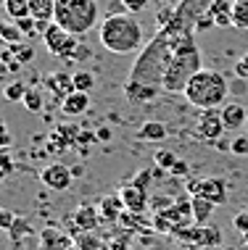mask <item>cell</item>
Instances as JSON below:
<instances>
[{
	"instance_id": "cell-1",
	"label": "cell",
	"mask_w": 248,
	"mask_h": 250,
	"mask_svg": "<svg viewBox=\"0 0 248 250\" xmlns=\"http://www.w3.org/2000/svg\"><path fill=\"white\" fill-rule=\"evenodd\" d=\"M174 26L166 24L153 42L140 53L124 84V95L132 103H151L158 92H164V71L174 50Z\"/></svg>"
},
{
	"instance_id": "cell-2",
	"label": "cell",
	"mask_w": 248,
	"mask_h": 250,
	"mask_svg": "<svg viewBox=\"0 0 248 250\" xmlns=\"http://www.w3.org/2000/svg\"><path fill=\"white\" fill-rule=\"evenodd\" d=\"M98 37L100 45L113 56H130L143 45V26L135 19V13H109L100 21Z\"/></svg>"
},
{
	"instance_id": "cell-3",
	"label": "cell",
	"mask_w": 248,
	"mask_h": 250,
	"mask_svg": "<svg viewBox=\"0 0 248 250\" xmlns=\"http://www.w3.org/2000/svg\"><path fill=\"white\" fill-rule=\"evenodd\" d=\"M227 92H230V87H227L225 74L211 71V69H201L196 77L187 82L182 95H185V100L193 108H201V111H214V108H222L225 105Z\"/></svg>"
},
{
	"instance_id": "cell-4",
	"label": "cell",
	"mask_w": 248,
	"mask_h": 250,
	"mask_svg": "<svg viewBox=\"0 0 248 250\" xmlns=\"http://www.w3.org/2000/svg\"><path fill=\"white\" fill-rule=\"evenodd\" d=\"M58 26L82 37L98 24V3L95 0H56V19Z\"/></svg>"
},
{
	"instance_id": "cell-5",
	"label": "cell",
	"mask_w": 248,
	"mask_h": 250,
	"mask_svg": "<svg viewBox=\"0 0 248 250\" xmlns=\"http://www.w3.org/2000/svg\"><path fill=\"white\" fill-rule=\"evenodd\" d=\"M43 45L48 48L50 56L61 58V61H74V53L82 42H79L77 35H71V32H66L64 26H58L56 21H50L48 26H45L43 35Z\"/></svg>"
},
{
	"instance_id": "cell-6",
	"label": "cell",
	"mask_w": 248,
	"mask_h": 250,
	"mask_svg": "<svg viewBox=\"0 0 248 250\" xmlns=\"http://www.w3.org/2000/svg\"><path fill=\"white\" fill-rule=\"evenodd\" d=\"M225 121H222V111L219 108H214V111H201V116H198V124H196V134L203 143H209V145H217L219 140H222V134H225Z\"/></svg>"
},
{
	"instance_id": "cell-7",
	"label": "cell",
	"mask_w": 248,
	"mask_h": 250,
	"mask_svg": "<svg viewBox=\"0 0 248 250\" xmlns=\"http://www.w3.org/2000/svg\"><path fill=\"white\" fill-rule=\"evenodd\" d=\"M71 179H74V174L66 164H48L40 171V182L53 192H66L71 187Z\"/></svg>"
},
{
	"instance_id": "cell-8",
	"label": "cell",
	"mask_w": 248,
	"mask_h": 250,
	"mask_svg": "<svg viewBox=\"0 0 248 250\" xmlns=\"http://www.w3.org/2000/svg\"><path fill=\"white\" fill-rule=\"evenodd\" d=\"M100 221V211L95 206H90V203H82V206L77 208L74 213H71V237H77V234L82 232H92V229L98 227Z\"/></svg>"
},
{
	"instance_id": "cell-9",
	"label": "cell",
	"mask_w": 248,
	"mask_h": 250,
	"mask_svg": "<svg viewBox=\"0 0 248 250\" xmlns=\"http://www.w3.org/2000/svg\"><path fill=\"white\" fill-rule=\"evenodd\" d=\"M40 248L43 250H71L74 248V237L58 227H45L40 232Z\"/></svg>"
},
{
	"instance_id": "cell-10",
	"label": "cell",
	"mask_w": 248,
	"mask_h": 250,
	"mask_svg": "<svg viewBox=\"0 0 248 250\" xmlns=\"http://www.w3.org/2000/svg\"><path fill=\"white\" fill-rule=\"evenodd\" d=\"M119 198H122L127 211H132V213H140L145 206H148V190H145V187H140L137 182L124 185L122 190H119Z\"/></svg>"
},
{
	"instance_id": "cell-11",
	"label": "cell",
	"mask_w": 248,
	"mask_h": 250,
	"mask_svg": "<svg viewBox=\"0 0 248 250\" xmlns=\"http://www.w3.org/2000/svg\"><path fill=\"white\" fill-rule=\"evenodd\" d=\"M201 198L211 200L214 206H225L227 203V182L219 177H209V179H198V192Z\"/></svg>"
},
{
	"instance_id": "cell-12",
	"label": "cell",
	"mask_w": 248,
	"mask_h": 250,
	"mask_svg": "<svg viewBox=\"0 0 248 250\" xmlns=\"http://www.w3.org/2000/svg\"><path fill=\"white\" fill-rule=\"evenodd\" d=\"M232 3L235 0H211L203 13L211 19L214 26H232Z\"/></svg>"
},
{
	"instance_id": "cell-13",
	"label": "cell",
	"mask_w": 248,
	"mask_h": 250,
	"mask_svg": "<svg viewBox=\"0 0 248 250\" xmlns=\"http://www.w3.org/2000/svg\"><path fill=\"white\" fill-rule=\"evenodd\" d=\"M45 87L56 95L58 100H64L66 95L74 92V84H71V74H64V71H56V74H48L45 77Z\"/></svg>"
},
{
	"instance_id": "cell-14",
	"label": "cell",
	"mask_w": 248,
	"mask_h": 250,
	"mask_svg": "<svg viewBox=\"0 0 248 250\" xmlns=\"http://www.w3.org/2000/svg\"><path fill=\"white\" fill-rule=\"evenodd\" d=\"M222 121H225V129H230V132H238L240 126L248 121V116H246V108L240 105V103H225L222 108Z\"/></svg>"
},
{
	"instance_id": "cell-15",
	"label": "cell",
	"mask_w": 248,
	"mask_h": 250,
	"mask_svg": "<svg viewBox=\"0 0 248 250\" xmlns=\"http://www.w3.org/2000/svg\"><path fill=\"white\" fill-rule=\"evenodd\" d=\"M214 208H217V206H214L211 200L201 198V195H190V213H193V227H203L206 221L211 219Z\"/></svg>"
},
{
	"instance_id": "cell-16",
	"label": "cell",
	"mask_w": 248,
	"mask_h": 250,
	"mask_svg": "<svg viewBox=\"0 0 248 250\" xmlns=\"http://www.w3.org/2000/svg\"><path fill=\"white\" fill-rule=\"evenodd\" d=\"M87 108H90V95L87 92H71V95L61 100V111L66 116H82V113H87Z\"/></svg>"
},
{
	"instance_id": "cell-17",
	"label": "cell",
	"mask_w": 248,
	"mask_h": 250,
	"mask_svg": "<svg viewBox=\"0 0 248 250\" xmlns=\"http://www.w3.org/2000/svg\"><path fill=\"white\" fill-rule=\"evenodd\" d=\"M29 16L40 24H50L56 19V0H29Z\"/></svg>"
},
{
	"instance_id": "cell-18",
	"label": "cell",
	"mask_w": 248,
	"mask_h": 250,
	"mask_svg": "<svg viewBox=\"0 0 248 250\" xmlns=\"http://www.w3.org/2000/svg\"><path fill=\"white\" fill-rule=\"evenodd\" d=\"M98 211H100V219L103 221H119L122 219V211H127V208H124V203L119 195H106V198L100 200Z\"/></svg>"
},
{
	"instance_id": "cell-19",
	"label": "cell",
	"mask_w": 248,
	"mask_h": 250,
	"mask_svg": "<svg viewBox=\"0 0 248 250\" xmlns=\"http://www.w3.org/2000/svg\"><path fill=\"white\" fill-rule=\"evenodd\" d=\"M137 137L148 140V143H161V140H166V126L161 124V121L151 119V121H145V124L137 129Z\"/></svg>"
},
{
	"instance_id": "cell-20",
	"label": "cell",
	"mask_w": 248,
	"mask_h": 250,
	"mask_svg": "<svg viewBox=\"0 0 248 250\" xmlns=\"http://www.w3.org/2000/svg\"><path fill=\"white\" fill-rule=\"evenodd\" d=\"M0 42H5V45L24 42V35H22V29H19L16 21H5V19H0Z\"/></svg>"
},
{
	"instance_id": "cell-21",
	"label": "cell",
	"mask_w": 248,
	"mask_h": 250,
	"mask_svg": "<svg viewBox=\"0 0 248 250\" xmlns=\"http://www.w3.org/2000/svg\"><path fill=\"white\" fill-rule=\"evenodd\" d=\"M71 84H74V92H87L90 95V90L95 87V77L90 71H74L71 74Z\"/></svg>"
},
{
	"instance_id": "cell-22",
	"label": "cell",
	"mask_w": 248,
	"mask_h": 250,
	"mask_svg": "<svg viewBox=\"0 0 248 250\" xmlns=\"http://www.w3.org/2000/svg\"><path fill=\"white\" fill-rule=\"evenodd\" d=\"M232 26L248 29V0H235L232 3Z\"/></svg>"
},
{
	"instance_id": "cell-23",
	"label": "cell",
	"mask_w": 248,
	"mask_h": 250,
	"mask_svg": "<svg viewBox=\"0 0 248 250\" xmlns=\"http://www.w3.org/2000/svg\"><path fill=\"white\" fill-rule=\"evenodd\" d=\"M5 13H8L11 21L29 16V0H8V3H5Z\"/></svg>"
},
{
	"instance_id": "cell-24",
	"label": "cell",
	"mask_w": 248,
	"mask_h": 250,
	"mask_svg": "<svg viewBox=\"0 0 248 250\" xmlns=\"http://www.w3.org/2000/svg\"><path fill=\"white\" fill-rule=\"evenodd\" d=\"M74 245H77L79 250H103V242H100L92 232L77 234V237H74Z\"/></svg>"
},
{
	"instance_id": "cell-25",
	"label": "cell",
	"mask_w": 248,
	"mask_h": 250,
	"mask_svg": "<svg viewBox=\"0 0 248 250\" xmlns=\"http://www.w3.org/2000/svg\"><path fill=\"white\" fill-rule=\"evenodd\" d=\"M26 90H29V87H26L24 82H11V84H5V90H3V95H5V100H13V103H22L24 100V95H26Z\"/></svg>"
},
{
	"instance_id": "cell-26",
	"label": "cell",
	"mask_w": 248,
	"mask_h": 250,
	"mask_svg": "<svg viewBox=\"0 0 248 250\" xmlns=\"http://www.w3.org/2000/svg\"><path fill=\"white\" fill-rule=\"evenodd\" d=\"M22 103L26 105V111H32V113H40V111H43V92H40V90H32V87H29Z\"/></svg>"
},
{
	"instance_id": "cell-27",
	"label": "cell",
	"mask_w": 248,
	"mask_h": 250,
	"mask_svg": "<svg viewBox=\"0 0 248 250\" xmlns=\"http://www.w3.org/2000/svg\"><path fill=\"white\" fill-rule=\"evenodd\" d=\"M11 53H13V58L19 61V63H29L32 58H35V48L32 45H24V42H19V45H8Z\"/></svg>"
},
{
	"instance_id": "cell-28",
	"label": "cell",
	"mask_w": 248,
	"mask_h": 250,
	"mask_svg": "<svg viewBox=\"0 0 248 250\" xmlns=\"http://www.w3.org/2000/svg\"><path fill=\"white\" fill-rule=\"evenodd\" d=\"M153 161H156V166H158V168H169V171H172L174 164H177L180 158H177V155H174L172 150H156Z\"/></svg>"
},
{
	"instance_id": "cell-29",
	"label": "cell",
	"mask_w": 248,
	"mask_h": 250,
	"mask_svg": "<svg viewBox=\"0 0 248 250\" xmlns=\"http://www.w3.org/2000/svg\"><path fill=\"white\" fill-rule=\"evenodd\" d=\"M13 158L8 155V150H0V182H3L5 177H11L13 174Z\"/></svg>"
},
{
	"instance_id": "cell-30",
	"label": "cell",
	"mask_w": 248,
	"mask_h": 250,
	"mask_svg": "<svg viewBox=\"0 0 248 250\" xmlns=\"http://www.w3.org/2000/svg\"><path fill=\"white\" fill-rule=\"evenodd\" d=\"M119 3H122V8H124L127 13H140V11L148 8L151 0H119Z\"/></svg>"
},
{
	"instance_id": "cell-31",
	"label": "cell",
	"mask_w": 248,
	"mask_h": 250,
	"mask_svg": "<svg viewBox=\"0 0 248 250\" xmlns=\"http://www.w3.org/2000/svg\"><path fill=\"white\" fill-rule=\"evenodd\" d=\"M22 234H29V224H26V219H19L16 216V221H13V227H11V237L22 240Z\"/></svg>"
},
{
	"instance_id": "cell-32",
	"label": "cell",
	"mask_w": 248,
	"mask_h": 250,
	"mask_svg": "<svg viewBox=\"0 0 248 250\" xmlns=\"http://www.w3.org/2000/svg\"><path fill=\"white\" fill-rule=\"evenodd\" d=\"M232 227H235V232L248 234V211H240L232 216Z\"/></svg>"
},
{
	"instance_id": "cell-33",
	"label": "cell",
	"mask_w": 248,
	"mask_h": 250,
	"mask_svg": "<svg viewBox=\"0 0 248 250\" xmlns=\"http://www.w3.org/2000/svg\"><path fill=\"white\" fill-rule=\"evenodd\" d=\"M230 153L235 155H248V137H235L230 143Z\"/></svg>"
},
{
	"instance_id": "cell-34",
	"label": "cell",
	"mask_w": 248,
	"mask_h": 250,
	"mask_svg": "<svg viewBox=\"0 0 248 250\" xmlns=\"http://www.w3.org/2000/svg\"><path fill=\"white\" fill-rule=\"evenodd\" d=\"M8 145H11V132L5 126V121L0 119V150H8Z\"/></svg>"
},
{
	"instance_id": "cell-35",
	"label": "cell",
	"mask_w": 248,
	"mask_h": 250,
	"mask_svg": "<svg viewBox=\"0 0 248 250\" xmlns=\"http://www.w3.org/2000/svg\"><path fill=\"white\" fill-rule=\"evenodd\" d=\"M13 221H16V216H13L11 211H3V208H0V229H5V232H11Z\"/></svg>"
},
{
	"instance_id": "cell-36",
	"label": "cell",
	"mask_w": 248,
	"mask_h": 250,
	"mask_svg": "<svg viewBox=\"0 0 248 250\" xmlns=\"http://www.w3.org/2000/svg\"><path fill=\"white\" fill-rule=\"evenodd\" d=\"M235 74L240 79H248V53L243 58H238V63H235Z\"/></svg>"
},
{
	"instance_id": "cell-37",
	"label": "cell",
	"mask_w": 248,
	"mask_h": 250,
	"mask_svg": "<svg viewBox=\"0 0 248 250\" xmlns=\"http://www.w3.org/2000/svg\"><path fill=\"white\" fill-rule=\"evenodd\" d=\"M103 250H127V242L124 240H111L103 245Z\"/></svg>"
},
{
	"instance_id": "cell-38",
	"label": "cell",
	"mask_w": 248,
	"mask_h": 250,
	"mask_svg": "<svg viewBox=\"0 0 248 250\" xmlns=\"http://www.w3.org/2000/svg\"><path fill=\"white\" fill-rule=\"evenodd\" d=\"M95 137H98V143H109V140H111V129H109V126H100Z\"/></svg>"
},
{
	"instance_id": "cell-39",
	"label": "cell",
	"mask_w": 248,
	"mask_h": 250,
	"mask_svg": "<svg viewBox=\"0 0 248 250\" xmlns=\"http://www.w3.org/2000/svg\"><path fill=\"white\" fill-rule=\"evenodd\" d=\"M172 174L185 177V174H187V164H185V161H177V164H174V168H172Z\"/></svg>"
},
{
	"instance_id": "cell-40",
	"label": "cell",
	"mask_w": 248,
	"mask_h": 250,
	"mask_svg": "<svg viewBox=\"0 0 248 250\" xmlns=\"http://www.w3.org/2000/svg\"><path fill=\"white\" fill-rule=\"evenodd\" d=\"M217 147H219V150H230V145H227L225 140H219V143H217Z\"/></svg>"
},
{
	"instance_id": "cell-41",
	"label": "cell",
	"mask_w": 248,
	"mask_h": 250,
	"mask_svg": "<svg viewBox=\"0 0 248 250\" xmlns=\"http://www.w3.org/2000/svg\"><path fill=\"white\" fill-rule=\"evenodd\" d=\"M5 3H8V0H0V5H3V8H5Z\"/></svg>"
},
{
	"instance_id": "cell-42",
	"label": "cell",
	"mask_w": 248,
	"mask_h": 250,
	"mask_svg": "<svg viewBox=\"0 0 248 250\" xmlns=\"http://www.w3.org/2000/svg\"><path fill=\"white\" fill-rule=\"evenodd\" d=\"M217 250H232V248H217Z\"/></svg>"
},
{
	"instance_id": "cell-43",
	"label": "cell",
	"mask_w": 248,
	"mask_h": 250,
	"mask_svg": "<svg viewBox=\"0 0 248 250\" xmlns=\"http://www.w3.org/2000/svg\"><path fill=\"white\" fill-rule=\"evenodd\" d=\"M246 116H248V108H246Z\"/></svg>"
}]
</instances>
